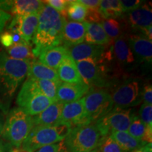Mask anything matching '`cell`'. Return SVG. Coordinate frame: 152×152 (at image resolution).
<instances>
[{
    "label": "cell",
    "mask_w": 152,
    "mask_h": 152,
    "mask_svg": "<svg viewBox=\"0 0 152 152\" xmlns=\"http://www.w3.org/2000/svg\"><path fill=\"white\" fill-rule=\"evenodd\" d=\"M68 54V49L62 45L52 47L43 50L39 56V61L48 66V67L57 70L62 60Z\"/></svg>",
    "instance_id": "cell-20"
},
{
    "label": "cell",
    "mask_w": 152,
    "mask_h": 152,
    "mask_svg": "<svg viewBox=\"0 0 152 152\" xmlns=\"http://www.w3.org/2000/svg\"><path fill=\"white\" fill-rule=\"evenodd\" d=\"M97 149L100 152H124L110 135L104 139Z\"/></svg>",
    "instance_id": "cell-31"
},
{
    "label": "cell",
    "mask_w": 152,
    "mask_h": 152,
    "mask_svg": "<svg viewBox=\"0 0 152 152\" xmlns=\"http://www.w3.org/2000/svg\"><path fill=\"white\" fill-rule=\"evenodd\" d=\"M109 45L100 46L83 42L68 49V53L75 62L89 58L98 60L102 56Z\"/></svg>",
    "instance_id": "cell-15"
},
{
    "label": "cell",
    "mask_w": 152,
    "mask_h": 152,
    "mask_svg": "<svg viewBox=\"0 0 152 152\" xmlns=\"http://www.w3.org/2000/svg\"><path fill=\"white\" fill-rule=\"evenodd\" d=\"M90 87L85 83H66L60 82L56 91L57 102L71 103L80 99L87 94Z\"/></svg>",
    "instance_id": "cell-14"
},
{
    "label": "cell",
    "mask_w": 152,
    "mask_h": 152,
    "mask_svg": "<svg viewBox=\"0 0 152 152\" xmlns=\"http://www.w3.org/2000/svg\"><path fill=\"white\" fill-rule=\"evenodd\" d=\"M11 18V16L9 13L5 12L0 9V34L2 33L6 25Z\"/></svg>",
    "instance_id": "cell-38"
},
{
    "label": "cell",
    "mask_w": 152,
    "mask_h": 152,
    "mask_svg": "<svg viewBox=\"0 0 152 152\" xmlns=\"http://www.w3.org/2000/svg\"><path fill=\"white\" fill-rule=\"evenodd\" d=\"M85 23L66 20L63 28L61 45L67 49L83 43L85 40Z\"/></svg>",
    "instance_id": "cell-13"
},
{
    "label": "cell",
    "mask_w": 152,
    "mask_h": 152,
    "mask_svg": "<svg viewBox=\"0 0 152 152\" xmlns=\"http://www.w3.org/2000/svg\"><path fill=\"white\" fill-rule=\"evenodd\" d=\"M99 11L103 19L120 18L124 14L118 0H102Z\"/></svg>",
    "instance_id": "cell-27"
},
{
    "label": "cell",
    "mask_w": 152,
    "mask_h": 152,
    "mask_svg": "<svg viewBox=\"0 0 152 152\" xmlns=\"http://www.w3.org/2000/svg\"><path fill=\"white\" fill-rule=\"evenodd\" d=\"M43 1L39 0H16L12 1L11 13L15 16H26L38 14L44 6Z\"/></svg>",
    "instance_id": "cell-24"
},
{
    "label": "cell",
    "mask_w": 152,
    "mask_h": 152,
    "mask_svg": "<svg viewBox=\"0 0 152 152\" xmlns=\"http://www.w3.org/2000/svg\"><path fill=\"white\" fill-rule=\"evenodd\" d=\"M34 127L33 117L22 108L14 107L7 114L1 137L14 147L20 148Z\"/></svg>",
    "instance_id": "cell-3"
},
{
    "label": "cell",
    "mask_w": 152,
    "mask_h": 152,
    "mask_svg": "<svg viewBox=\"0 0 152 152\" xmlns=\"http://www.w3.org/2000/svg\"><path fill=\"white\" fill-rule=\"evenodd\" d=\"M134 113L131 108L121 109L113 106L109 113L94 123L104 137L109 135L111 130L128 132Z\"/></svg>",
    "instance_id": "cell-8"
},
{
    "label": "cell",
    "mask_w": 152,
    "mask_h": 152,
    "mask_svg": "<svg viewBox=\"0 0 152 152\" xmlns=\"http://www.w3.org/2000/svg\"><path fill=\"white\" fill-rule=\"evenodd\" d=\"M45 4V3H44ZM66 19L50 6L45 4L38 13V25L33 36V53L35 58L43 50L61 45L63 28Z\"/></svg>",
    "instance_id": "cell-2"
},
{
    "label": "cell",
    "mask_w": 152,
    "mask_h": 152,
    "mask_svg": "<svg viewBox=\"0 0 152 152\" xmlns=\"http://www.w3.org/2000/svg\"><path fill=\"white\" fill-rule=\"evenodd\" d=\"M83 99L90 124L105 116L113 108V101L108 89L90 87Z\"/></svg>",
    "instance_id": "cell-7"
},
{
    "label": "cell",
    "mask_w": 152,
    "mask_h": 152,
    "mask_svg": "<svg viewBox=\"0 0 152 152\" xmlns=\"http://www.w3.org/2000/svg\"><path fill=\"white\" fill-rule=\"evenodd\" d=\"M71 128L67 125L34 126L21 144L23 152H35L45 146L64 140Z\"/></svg>",
    "instance_id": "cell-4"
},
{
    "label": "cell",
    "mask_w": 152,
    "mask_h": 152,
    "mask_svg": "<svg viewBox=\"0 0 152 152\" xmlns=\"http://www.w3.org/2000/svg\"><path fill=\"white\" fill-rule=\"evenodd\" d=\"M4 125V115L0 111V136L1 135V133H2Z\"/></svg>",
    "instance_id": "cell-41"
},
{
    "label": "cell",
    "mask_w": 152,
    "mask_h": 152,
    "mask_svg": "<svg viewBox=\"0 0 152 152\" xmlns=\"http://www.w3.org/2000/svg\"><path fill=\"white\" fill-rule=\"evenodd\" d=\"M90 152H100V151H99L98 149H94V150H92V151H91Z\"/></svg>",
    "instance_id": "cell-42"
},
{
    "label": "cell",
    "mask_w": 152,
    "mask_h": 152,
    "mask_svg": "<svg viewBox=\"0 0 152 152\" xmlns=\"http://www.w3.org/2000/svg\"><path fill=\"white\" fill-rule=\"evenodd\" d=\"M43 2L50 6L56 11L60 13L62 16L65 17L66 7H67L68 1H65V0H47V1H43Z\"/></svg>",
    "instance_id": "cell-32"
},
{
    "label": "cell",
    "mask_w": 152,
    "mask_h": 152,
    "mask_svg": "<svg viewBox=\"0 0 152 152\" xmlns=\"http://www.w3.org/2000/svg\"><path fill=\"white\" fill-rule=\"evenodd\" d=\"M90 124L85 113L83 99L64 104L57 125H67L71 128Z\"/></svg>",
    "instance_id": "cell-12"
},
{
    "label": "cell",
    "mask_w": 152,
    "mask_h": 152,
    "mask_svg": "<svg viewBox=\"0 0 152 152\" xmlns=\"http://www.w3.org/2000/svg\"><path fill=\"white\" fill-rule=\"evenodd\" d=\"M142 102L144 104H151L152 103V86L151 83L144 84L142 88Z\"/></svg>",
    "instance_id": "cell-35"
},
{
    "label": "cell",
    "mask_w": 152,
    "mask_h": 152,
    "mask_svg": "<svg viewBox=\"0 0 152 152\" xmlns=\"http://www.w3.org/2000/svg\"><path fill=\"white\" fill-rule=\"evenodd\" d=\"M143 85V80L136 77H125L117 83L109 91L113 106L128 109L141 104Z\"/></svg>",
    "instance_id": "cell-6"
},
{
    "label": "cell",
    "mask_w": 152,
    "mask_h": 152,
    "mask_svg": "<svg viewBox=\"0 0 152 152\" xmlns=\"http://www.w3.org/2000/svg\"><path fill=\"white\" fill-rule=\"evenodd\" d=\"M120 2L122 7L123 14H126V13L130 12V11L138 9L143 4L144 1H140V0H130V1L123 0V1H120Z\"/></svg>",
    "instance_id": "cell-34"
},
{
    "label": "cell",
    "mask_w": 152,
    "mask_h": 152,
    "mask_svg": "<svg viewBox=\"0 0 152 152\" xmlns=\"http://www.w3.org/2000/svg\"><path fill=\"white\" fill-rule=\"evenodd\" d=\"M27 77H33V78L39 80H47L54 81L56 83L61 82L56 70L44 65L39 61L36 59L31 61L30 63Z\"/></svg>",
    "instance_id": "cell-22"
},
{
    "label": "cell",
    "mask_w": 152,
    "mask_h": 152,
    "mask_svg": "<svg viewBox=\"0 0 152 152\" xmlns=\"http://www.w3.org/2000/svg\"><path fill=\"white\" fill-rule=\"evenodd\" d=\"M0 42L6 49L9 48L14 45L12 34L8 31L3 32L0 34Z\"/></svg>",
    "instance_id": "cell-36"
},
{
    "label": "cell",
    "mask_w": 152,
    "mask_h": 152,
    "mask_svg": "<svg viewBox=\"0 0 152 152\" xmlns=\"http://www.w3.org/2000/svg\"><path fill=\"white\" fill-rule=\"evenodd\" d=\"M132 152H152L151 143H147L140 149L134 150Z\"/></svg>",
    "instance_id": "cell-40"
},
{
    "label": "cell",
    "mask_w": 152,
    "mask_h": 152,
    "mask_svg": "<svg viewBox=\"0 0 152 152\" xmlns=\"http://www.w3.org/2000/svg\"><path fill=\"white\" fill-rule=\"evenodd\" d=\"M80 2L83 4L87 9L96 10L99 8L100 0H80Z\"/></svg>",
    "instance_id": "cell-37"
},
{
    "label": "cell",
    "mask_w": 152,
    "mask_h": 152,
    "mask_svg": "<svg viewBox=\"0 0 152 152\" xmlns=\"http://www.w3.org/2000/svg\"><path fill=\"white\" fill-rule=\"evenodd\" d=\"M54 102H56L48 98L40 92H36L30 96L20 108H22L26 113L33 117L40 113Z\"/></svg>",
    "instance_id": "cell-18"
},
{
    "label": "cell",
    "mask_w": 152,
    "mask_h": 152,
    "mask_svg": "<svg viewBox=\"0 0 152 152\" xmlns=\"http://www.w3.org/2000/svg\"><path fill=\"white\" fill-rule=\"evenodd\" d=\"M85 23L86 26L85 40L87 44L108 46L113 43L106 35L100 23Z\"/></svg>",
    "instance_id": "cell-19"
},
{
    "label": "cell",
    "mask_w": 152,
    "mask_h": 152,
    "mask_svg": "<svg viewBox=\"0 0 152 152\" xmlns=\"http://www.w3.org/2000/svg\"><path fill=\"white\" fill-rule=\"evenodd\" d=\"M87 9L79 1H68L66 15L71 21L82 23L85 20Z\"/></svg>",
    "instance_id": "cell-28"
},
{
    "label": "cell",
    "mask_w": 152,
    "mask_h": 152,
    "mask_svg": "<svg viewBox=\"0 0 152 152\" xmlns=\"http://www.w3.org/2000/svg\"><path fill=\"white\" fill-rule=\"evenodd\" d=\"M104 138L92 123L71 128L64 141L68 152H90L97 149Z\"/></svg>",
    "instance_id": "cell-5"
},
{
    "label": "cell",
    "mask_w": 152,
    "mask_h": 152,
    "mask_svg": "<svg viewBox=\"0 0 152 152\" xmlns=\"http://www.w3.org/2000/svg\"><path fill=\"white\" fill-rule=\"evenodd\" d=\"M31 61L16 60L0 51V111L8 113L18 87L27 76Z\"/></svg>",
    "instance_id": "cell-1"
},
{
    "label": "cell",
    "mask_w": 152,
    "mask_h": 152,
    "mask_svg": "<svg viewBox=\"0 0 152 152\" xmlns=\"http://www.w3.org/2000/svg\"><path fill=\"white\" fill-rule=\"evenodd\" d=\"M122 18L133 34H141L143 30L151 26V4L144 3L138 9L123 15Z\"/></svg>",
    "instance_id": "cell-10"
},
{
    "label": "cell",
    "mask_w": 152,
    "mask_h": 152,
    "mask_svg": "<svg viewBox=\"0 0 152 152\" xmlns=\"http://www.w3.org/2000/svg\"><path fill=\"white\" fill-rule=\"evenodd\" d=\"M139 117L146 128L152 129V104H142L139 111Z\"/></svg>",
    "instance_id": "cell-30"
},
{
    "label": "cell",
    "mask_w": 152,
    "mask_h": 152,
    "mask_svg": "<svg viewBox=\"0 0 152 152\" xmlns=\"http://www.w3.org/2000/svg\"><path fill=\"white\" fill-rule=\"evenodd\" d=\"M56 71L61 82L73 84L84 83L76 68L75 62L68 53L62 60Z\"/></svg>",
    "instance_id": "cell-17"
},
{
    "label": "cell",
    "mask_w": 152,
    "mask_h": 152,
    "mask_svg": "<svg viewBox=\"0 0 152 152\" xmlns=\"http://www.w3.org/2000/svg\"><path fill=\"white\" fill-rule=\"evenodd\" d=\"M146 130V126L138 115L134 113L128 130V132L133 137L142 140Z\"/></svg>",
    "instance_id": "cell-29"
},
{
    "label": "cell",
    "mask_w": 152,
    "mask_h": 152,
    "mask_svg": "<svg viewBox=\"0 0 152 152\" xmlns=\"http://www.w3.org/2000/svg\"><path fill=\"white\" fill-rule=\"evenodd\" d=\"M35 152H68L64 140L57 143L45 146Z\"/></svg>",
    "instance_id": "cell-33"
},
{
    "label": "cell",
    "mask_w": 152,
    "mask_h": 152,
    "mask_svg": "<svg viewBox=\"0 0 152 152\" xmlns=\"http://www.w3.org/2000/svg\"><path fill=\"white\" fill-rule=\"evenodd\" d=\"M7 55L11 58L20 61H33L35 59L33 53L32 45L25 42L14 44L7 49Z\"/></svg>",
    "instance_id": "cell-26"
},
{
    "label": "cell",
    "mask_w": 152,
    "mask_h": 152,
    "mask_svg": "<svg viewBox=\"0 0 152 152\" xmlns=\"http://www.w3.org/2000/svg\"><path fill=\"white\" fill-rule=\"evenodd\" d=\"M109 135L124 152H132L147 144L142 140L133 137L128 132L111 130Z\"/></svg>",
    "instance_id": "cell-23"
},
{
    "label": "cell",
    "mask_w": 152,
    "mask_h": 152,
    "mask_svg": "<svg viewBox=\"0 0 152 152\" xmlns=\"http://www.w3.org/2000/svg\"><path fill=\"white\" fill-rule=\"evenodd\" d=\"M18 34L25 42L30 44L38 25V14L18 16Z\"/></svg>",
    "instance_id": "cell-21"
},
{
    "label": "cell",
    "mask_w": 152,
    "mask_h": 152,
    "mask_svg": "<svg viewBox=\"0 0 152 152\" xmlns=\"http://www.w3.org/2000/svg\"><path fill=\"white\" fill-rule=\"evenodd\" d=\"M128 33L113 42V52L118 67L121 71L128 73L135 68L136 62L128 43Z\"/></svg>",
    "instance_id": "cell-11"
},
{
    "label": "cell",
    "mask_w": 152,
    "mask_h": 152,
    "mask_svg": "<svg viewBox=\"0 0 152 152\" xmlns=\"http://www.w3.org/2000/svg\"><path fill=\"white\" fill-rule=\"evenodd\" d=\"M64 104L56 102L51 104L42 112L33 116L34 126H52L58 124Z\"/></svg>",
    "instance_id": "cell-16"
},
{
    "label": "cell",
    "mask_w": 152,
    "mask_h": 152,
    "mask_svg": "<svg viewBox=\"0 0 152 152\" xmlns=\"http://www.w3.org/2000/svg\"><path fill=\"white\" fill-rule=\"evenodd\" d=\"M128 43L134 55L136 66L151 70L152 62V42L140 34H128Z\"/></svg>",
    "instance_id": "cell-9"
},
{
    "label": "cell",
    "mask_w": 152,
    "mask_h": 152,
    "mask_svg": "<svg viewBox=\"0 0 152 152\" xmlns=\"http://www.w3.org/2000/svg\"><path fill=\"white\" fill-rule=\"evenodd\" d=\"M0 152H14V147L1 137H0Z\"/></svg>",
    "instance_id": "cell-39"
},
{
    "label": "cell",
    "mask_w": 152,
    "mask_h": 152,
    "mask_svg": "<svg viewBox=\"0 0 152 152\" xmlns=\"http://www.w3.org/2000/svg\"><path fill=\"white\" fill-rule=\"evenodd\" d=\"M121 18V20L114 18L103 19L101 22L104 31L112 42L121 36L128 34V26L122 17Z\"/></svg>",
    "instance_id": "cell-25"
}]
</instances>
